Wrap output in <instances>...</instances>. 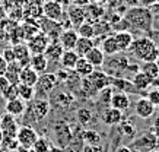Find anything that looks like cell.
<instances>
[{
	"mask_svg": "<svg viewBox=\"0 0 159 152\" xmlns=\"http://www.w3.org/2000/svg\"><path fill=\"white\" fill-rule=\"evenodd\" d=\"M48 44H50V38H48V35L44 34V32L35 34L34 37H31V38L28 39V43H26L31 54H43L44 51L47 50Z\"/></svg>",
	"mask_w": 159,
	"mask_h": 152,
	"instance_id": "9",
	"label": "cell"
},
{
	"mask_svg": "<svg viewBox=\"0 0 159 152\" xmlns=\"http://www.w3.org/2000/svg\"><path fill=\"white\" fill-rule=\"evenodd\" d=\"M20 69H22V66H20L18 62L7 63V67H6V72H5V78L9 81V84H12V85L19 84Z\"/></svg>",
	"mask_w": 159,
	"mask_h": 152,
	"instance_id": "26",
	"label": "cell"
},
{
	"mask_svg": "<svg viewBox=\"0 0 159 152\" xmlns=\"http://www.w3.org/2000/svg\"><path fill=\"white\" fill-rule=\"evenodd\" d=\"M13 53H15V59L16 62L24 67V66H28L29 64V59H31V51H29L28 45L25 44V43H18V44H15L13 47Z\"/></svg>",
	"mask_w": 159,
	"mask_h": 152,
	"instance_id": "15",
	"label": "cell"
},
{
	"mask_svg": "<svg viewBox=\"0 0 159 152\" xmlns=\"http://www.w3.org/2000/svg\"><path fill=\"white\" fill-rule=\"evenodd\" d=\"M112 35H114V38H116L120 51H129V50H130L131 44H133V41H134L133 34H131L130 31H117V32H114Z\"/></svg>",
	"mask_w": 159,
	"mask_h": 152,
	"instance_id": "16",
	"label": "cell"
},
{
	"mask_svg": "<svg viewBox=\"0 0 159 152\" xmlns=\"http://www.w3.org/2000/svg\"><path fill=\"white\" fill-rule=\"evenodd\" d=\"M50 152H53V151H50Z\"/></svg>",
	"mask_w": 159,
	"mask_h": 152,
	"instance_id": "61",
	"label": "cell"
},
{
	"mask_svg": "<svg viewBox=\"0 0 159 152\" xmlns=\"http://www.w3.org/2000/svg\"><path fill=\"white\" fill-rule=\"evenodd\" d=\"M82 142H85L86 145H92V146H99L102 142V137L97 130H83Z\"/></svg>",
	"mask_w": 159,
	"mask_h": 152,
	"instance_id": "33",
	"label": "cell"
},
{
	"mask_svg": "<svg viewBox=\"0 0 159 152\" xmlns=\"http://www.w3.org/2000/svg\"><path fill=\"white\" fill-rule=\"evenodd\" d=\"M38 78H39V73L35 72L34 69L31 66H24L20 69V75H19V84H24V85H29V86H35L37 82H38Z\"/></svg>",
	"mask_w": 159,
	"mask_h": 152,
	"instance_id": "19",
	"label": "cell"
},
{
	"mask_svg": "<svg viewBox=\"0 0 159 152\" xmlns=\"http://www.w3.org/2000/svg\"><path fill=\"white\" fill-rule=\"evenodd\" d=\"M67 18L75 26H79L86 21V13H85V7L73 5L67 9Z\"/></svg>",
	"mask_w": 159,
	"mask_h": 152,
	"instance_id": "22",
	"label": "cell"
},
{
	"mask_svg": "<svg viewBox=\"0 0 159 152\" xmlns=\"http://www.w3.org/2000/svg\"><path fill=\"white\" fill-rule=\"evenodd\" d=\"M85 59H86L93 67H102V66H104V62H105V54H104V51H102L99 47L95 45V47L85 56Z\"/></svg>",
	"mask_w": 159,
	"mask_h": 152,
	"instance_id": "24",
	"label": "cell"
},
{
	"mask_svg": "<svg viewBox=\"0 0 159 152\" xmlns=\"http://www.w3.org/2000/svg\"><path fill=\"white\" fill-rule=\"evenodd\" d=\"M153 3H156V0H140V6L143 7H150Z\"/></svg>",
	"mask_w": 159,
	"mask_h": 152,
	"instance_id": "53",
	"label": "cell"
},
{
	"mask_svg": "<svg viewBox=\"0 0 159 152\" xmlns=\"http://www.w3.org/2000/svg\"><path fill=\"white\" fill-rule=\"evenodd\" d=\"M77 35L79 37H85V38H95L97 37V28H95V24H92L89 21H85L83 24H80L77 26Z\"/></svg>",
	"mask_w": 159,
	"mask_h": 152,
	"instance_id": "32",
	"label": "cell"
},
{
	"mask_svg": "<svg viewBox=\"0 0 159 152\" xmlns=\"http://www.w3.org/2000/svg\"><path fill=\"white\" fill-rule=\"evenodd\" d=\"M110 59H105L104 62V67H105V73L107 75H117V73H121V72H125L127 67H129V59L127 56L124 54H120L117 53L114 56H108Z\"/></svg>",
	"mask_w": 159,
	"mask_h": 152,
	"instance_id": "4",
	"label": "cell"
},
{
	"mask_svg": "<svg viewBox=\"0 0 159 152\" xmlns=\"http://www.w3.org/2000/svg\"><path fill=\"white\" fill-rule=\"evenodd\" d=\"M91 3H97V5H105L107 0H91Z\"/></svg>",
	"mask_w": 159,
	"mask_h": 152,
	"instance_id": "55",
	"label": "cell"
},
{
	"mask_svg": "<svg viewBox=\"0 0 159 152\" xmlns=\"http://www.w3.org/2000/svg\"><path fill=\"white\" fill-rule=\"evenodd\" d=\"M101 50L104 51L105 56H114V54L120 53V48H118V45H117V41H116V38H114V35L111 34L102 39Z\"/></svg>",
	"mask_w": 159,
	"mask_h": 152,
	"instance_id": "30",
	"label": "cell"
},
{
	"mask_svg": "<svg viewBox=\"0 0 159 152\" xmlns=\"http://www.w3.org/2000/svg\"><path fill=\"white\" fill-rule=\"evenodd\" d=\"M2 97L5 98V101H10V99L19 98V97H18V86L10 84L9 86L6 88V91L3 92V95H2Z\"/></svg>",
	"mask_w": 159,
	"mask_h": 152,
	"instance_id": "43",
	"label": "cell"
},
{
	"mask_svg": "<svg viewBox=\"0 0 159 152\" xmlns=\"http://www.w3.org/2000/svg\"><path fill=\"white\" fill-rule=\"evenodd\" d=\"M124 19L129 22V26L140 32H150L153 28V18L149 7H143V6L129 7L124 13Z\"/></svg>",
	"mask_w": 159,
	"mask_h": 152,
	"instance_id": "1",
	"label": "cell"
},
{
	"mask_svg": "<svg viewBox=\"0 0 159 152\" xmlns=\"http://www.w3.org/2000/svg\"><path fill=\"white\" fill-rule=\"evenodd\" d=\"M156 2H159V0H156Z\"/></svg>",
	"mask_w": 159,
	"mask_h": 152,
	"instance_id": "60",
	"label": "cell"
},
{
	"mask_svg": "<svg viewBox=\"0 0 159 152\" xmlns=\"http://www.w3.org/2000/svg\"><path fill=\"white\" fill-rule=\"evenodd\" d=\"M54 136H56V142L61 148L69 146L73 140V132L72 126L69 124L66 120H60L54 124Z\"/></svg>",
	"mask_w": 159,
	"mask_h": 152,
	"instance_id": "5",
	"label": "cell"
},
{
	"mask_svg": "<svg viewBox=\"0 0 159 152\" xmlns=\"http://www.w3.org/2000/svg\"><path fill=\"white\" fill-rule=\"evenodd\" d=\"M110 107L117 108L120 111L129 110V107H130V98H129V95L125 92H121V91H114L111 103H110Z\"/></svg>",
	"mask_w": 159,
	"mask_h": 152,
	"instance_id": "17",
	"label": "cell"
},
{
	"mask_svg": "<svg viewBox=\"0 0 159 152\" xmlns=\"http://www.w3.org/2000/svg\"><path fill=\"white\" fill-rule=\"evenodd\" d=\"M2 140H3V133H2V130H0V143H2Z\"/></svg>",
	"mask_w": 159,
	"mask_h": 152,
	"instance_id": "57",
	"label": "cell"
},
{
	"mask_svg": "<svg viewBox=\"0 0 159 152\" xmlns=\"http://www.w3.org/2000/svg\"><path fill=\"white\" fill-rule=\"evenodd\" d=\"M149 10H150V13H152V18H153V24L155 22L159 24V2L153 3V5L149 7Z\"/></svg>",
	"mask_w": 159,
	"mask_h": 152,
	"instance_id": "46",
	"label": "cell"
},
{
	"mask_svg": "<svg viewBox=\"0 0 159 152\" xmlns=\"http://www.w3.org/2000/svg\"><path fill=\"white\" fill-rule=\"evenodd\" d=\"M43 12L47 19L58 21L63 16V5L58 0H47L43 5Z\"/></svg>",
	"mask_w": 159,
	"mask_h": 152,
	"instance_id": "12",
	"label": "cell"
},
{
	"mask_svg": "<svg viewBox=\"0 0 159 152\" xmlns=\"http://www.w3.org/2000/svg\"><path fill=\"white\" fill-rule=\"evenodd\" d=\"M120 132L124 135L125 137H129V139H133L134 137V135H136V127H134V124L131 122H127V120H121L120 122Z\"/></svg>",
	"mask_w": 159,
	"mask_h": 152,
	"instance_id": "37",
	"label": "cell"
},
{
	"mask_svg": "<svg viewBox=\"0 0 159 152\" xmlns=\"http://www.w3.org/2000/svg\"><path fill=\"white\" fill-rule=\"evenodd\" d=\"M0 148L5 152L7 151H16L19 148V142L16 140V137H3V140L0 143Z\"/></svg>",
	"mask_w": 159,
	"mask_h": 152,
	"instance_id": "39",
	"label": "cell"
},
{
	"mask_svg": "<svg viewBox=\"0 0 159 152\" xmlns=\"http://www.w3.org/2000/svg\"><path fill=\"white\" fill-rule=\"evenodd\" d=\"M95 47V43H93V39L92 38H85V37H79L77 39L76 45H75V51L79 57H85L92 48Z\"/></svg>",
	"mask_w": 159,
	"mask_h": 152,
	"instance_id": "25",
	"label": "cell"
},
{
	"mask_svg": "<svg viewBox=\"0 0 159 152\" xmlns=\"http://www.w3.org/2000/svg\"><path fill=\"white\" fill-rule=\"evenodd\" d=\"M6 67H7V63H6V60L3 59V56L0 53V75H5Z\"/></svg>",
	"mask_w": 159,
	"mask_h": 152,
	"instance_id": "50",
	"label": "cell"
},
{
	"mask_svg": "<svg viewBox=\"0 0 159 152\" xmlns=\"http://www.w3.org/2000/svg\"><path fill=\"white\" fill-rule=\"evenodd\" d=\"M2 56H3V59L6 60V63H12V62H16V59H15L13 48H10V47H7V48L3 50Z\"/></svg>",
	"mask_w": 159,
	"mask_h": 152,
	"instance_id": "44",
	"label": "cell"
},
{
	"mask_svg": "<svg viewBox=\"0 0 159 152\" xmlns=\"http://www.w3.org/2000/svg\"><path fill=\"white\" fill-rule=\"evenodd\" d=\"M76 120L79 122V124H82V126L86 127V126H89L92 123V120H93V114H92V111L89 108L82 107L76 111Z\"/></svg>",
	"mask_w": 159,
	"mask_h": 152,
	"instance_id": "36",
	"label": "cell"
},
{
	"mask_svg": "<svg viewBox=\"0 0 159 152\" xmlns=\"http://www.w3.org/2000/svg\"><path fill=\"white\" fill-rule=\"evenodd\" d=\"M159 145V140L156 139L152 132L143 133L139 139H136L134 142L131 143V149H134L137 152H150L153 151L155 148Z\"/></svg>",
	"mask_w": 159,
	"mask_h": 152,
	"instance_id": "7",
	"label": "cell"
},
{
	"mask_svg": "<svg viewBox=\"0 0 159 152\" xmlns=\"http://www.w3.org/2000/svg\"><path fill=\"white\" fill-rule=\"evenodd\" d=\"M54 101L57 103V107H69V105L75 101V98H73L72 94L60 92L57 98H54Z\"/></svg>",
	"mask_w": 159,
	"mask_h": 152,
	"instance_id": "40",
	"label": "cell"
},
{
	"mask_svg": "<svg viewBox=\"0 0 159 152\" xmlns=\"http://www.w3.org/2000/svg\"><path fill=\"white\" fill-rule=\"evenodd\" d=\"M85 13H86V19L93 22H99L102 19V16L105 15V7L102 5H97V3H89L85 6Z\"/></svg>",
	"mask_w": 159,
	"mask_h": 152,
	"instance_id": "20",
	"label": "cell"
},
{
	"mask_svg": "<svg viewBox=\"0 0 159 152\" xmlns=\"http://www.w3.org/2000/svg\"><path fill=\"white\" fill-rule=\"evenodd\" d=\"M72 2H73V5L80 6V7H85V6H88L91 3V0H72Z\"/></svg>",
	"mask_w": 159,
	"mask_h": 152,
	"instance_id": "51",
	"label": "cell"
},
{
	"mask_svg": "<svg viewBox=\"0 0 159 152\" xmlns=\"http://www.w3.org/2000/svg\"><path fill=\"white\" fill-rule=\"evenodd\" d=\"M156 64H158V67H159V57L156 59Z\"/></svg>",
	"mask_w": 159,
	"mask_h": 152,
	"instance_id": "59",
	"label": "cell"
},
{
	"mask_svg": "<svg viewBox=\"0 0 159 152\" xmlns=\"http://www.w3.org/2000/svg\"><path fill=\"white\" fill-rule=\"evenodd\" d=\"M9 81L5 78V75H0V95H3V92L6 91V88L9 86Z\"/></svg>",
	"mask_w": 159,
	"mask_h": 152,
	"instance_id": "47",
	"label": "cell"
},
{
	"mask_svg": "<svg viewBox=\"0 0 159 152\" xmlns=\"http://www.w3.org/2000/svg\"><path fill=\"white\" fill-rule=\"evenodd\" d=\"M131 84H133V88L137 89V91H148L150 88V85H152V81L142 70H139L131 78Z\"/></svg>",
	"mask_w": 159,
	"mask_h": 152,
	"instance_id": "27",
	"label": "cell"
},
{
	"mask_svg": "<svg viewBox=\"0 0 159 152\" xmlns=\"http://www.w3.org/2000/svg\"><path fill=\"white\" fill-rule=\"evenodd\" d=\"M18 97L20 99H24L25 103H29L31 99H34L35 97V86H29V85L18 84Z\"/></svg>",
	"mask_w": 159,
	"mask_h": 152,
	"instance_id": "35",
	"label": "cell"
},
{
	"mask_svg": "<svg viewBox=\"0 0 159 152\" xmlns=\"http://www.w3.org/2000/svg\"><path fill=\"white\" fill-rule=\"evenodd\" d=\"M63 51H64V48H63L61 44L56 39V41H51V43H50L47 50L44 51V54H45V57L48 59V62L50 60H51V62H60V57H61Z\"/></svg>",
	"mask_w": 159,
	"mask_h": 152,
	"instance_id": "28",
	"label": "cell"
},
{
	"mask_svg": "<svg viewBox=\"0 0 159 152\" xmlns=\"http://www.w3.org/2000/svg\"><path fill=\"white\" fill-rule=\"evenodd\" d=\"M58 84V79L56 76V73H44L39 75L38 78V82L35 85V92H38L39 95H48L54 88L56 85Z\"/></svg>",
	"mask_w": 159,
	"mask_h": 152,
	"instance_id": "8",
	"label": "cell"
},
{
	"mask_svg": "<svg viewBox=\"0 0 159 152\" xmlns=\"http://www.w3.org/2000/svg\"><path fill=\"white\" fill-rule=\"evenodd\" d=\"M104 149H102V146L99 145V146H92V145H85V146H82V151L80 152H102Z\"/></svg>",
	"mask_w": 159,
	"mask_h": 152,
	"instance_id": "48",
	"label": "cell"
},
{
	"mask_svg": "<svg viewBox=\"0 0 159 152\" xmlns=\"http://www.w3.org/2000/svg\"><path fill=\"white\" fill-rule=\"evenodd\" d=\"M131 54L142 62H156L159 57V45L150 37H140L133 41L130 47Z\"/></svg>",
	"mask_w": 159,
	"mask_h": 152,
	"instance_id": "2",
	"label": "cell"
},
{
	"mask_svg": "<svg viewBox=\"0 0 159 152\" xmlns=\"http://www.w3.org/2000/svg\"><path fill=\"white\" fill-rule=\"evenodd\" d=\"M112 94H114V88L110 85V86L102 88L101 91L98 92V95H99V99H101L102 104H108V105H110L111 98H112Z\"/></svg>",
	"mask_w": 159,
	"mask_h": 152,
	"instance_id": "41",
	"label": "cell"
},
{
	"mask_svg": "<svg viewBox=\"0 0 159 152\" xmlns=\"http://www.w3.org/2000/svg\"><path fill=\"white\" fill-rule=\"evenodd\" d=\"M155 110H156V107H155L153 104L150 103V101L146 98V97H143V98H139L137 101H136L134 113H136V116H137L139 118L148 120V118H150L155 114Z\"/></svg>",
	"mask_w": 159,
	"mask_h": 152,
	"instance_id": "11",
	"label": "cell"
},
{
	"mask_svg": "<svg viewBox=\"0 0 159 152\" xmlns=\"http://www.w3.org/2000/svg\"><path fill=\"white\" fill-rule=\"evenodd\" d=\"M29 66L34 69L35 72H38L39 75L44 73L47 67H48V59L45 57V54H32L29 59Z\"/></svg>",
	"mask_w": 159,
	"mask_h": 152,
	"instance_id": "23",
	"label": "cell"
},
{
	"mask_svg": "<svg viewBox=\"0 0 159 152\" xmlns=\"http://www.w3.org/2000/svg\"><path fill=\"white\" fill-rule=\"evenodd\" d=\"M140 70H142L152 82H153L155 79L159 78V67H158V64H156V62H143Z\"/></svg>",
	"mask_w": 159,
	"mask_h": 152,
	"instance_id": "34",
	"label": "cell"
},
{
	"mask_svg": "<svg viewBox=\"0 0 159 152\" xmlns=\"http://www.w3.org/2000/svg\"><path fill=\"white\" fill-rule=\"evenodd\" d=\"M114 152H131V148L130 146H125V145H121V146H118Z\"/></svg>",
	"mask_w": 159,
	"mask_h": 152,
	"instance_id": "54",
	"label": "cell"
},
{
	"mask_svg": "<svg viewBox=\"0 0 159 152\" xmlns=\"http://www.w3.org/2000/svg\"><path fill=\"white\" fill-rule=\"evenodd\" d=\"M38 133L35 132V129H32L31 126L25 124V126H20L18 133H16V140L19 142L20 148H26V149H31L34 146V143L37 142L38 139Z\"/></svg>",
	"mask_w": 159,
	"mask_h": 152,
	"instance_id": "6",
	"label": "cell"
},
{
	"mask_svg": "<svg viewBox=\"0 0 159 152\" xmlns=\"http://www.w3.org/2000/svg\"><path fill=\"white\" fill-rule=\"evenodd\" d=\"M153 152H159V145H158V146H156V148H155V149H153Z\"/></svg>",
	"mask_w": 159,
	"mask_h": 152,
	"instance_id": "58",
	"label": "cell"
},
{
	"mask_svg": "<svg viewBox=\"0 0 159 152\" xmlns=\"http://www.w3.org/2000/svg\"><path fill=\"white\" fill-rule=\"evenodd\" d=\"M16 152H31V149H26V148H18V151Z\"/></svg>",
	"mask_w": 159,
	"mask_h": 152,
	"instance_id": "56",
	"label": "cell"
},
{
	"mask_svg": "<svg viewBox=\"0 0 159 152\" xmlns=\"http://www.w3.org/2000/svg\"><path fill=\"white\" fill-rule=\"evenodd\" d=\"M77 39H79V35L75 30H64L58 35V43L61 44V47L64 50H73Z\"/></svg>",
	"mask_w": 159,
	"mask_h": 152,
	"instance_id": "14",
	"label": "cell"
},
{
	"mask_svg": "<svg viewBox=\"0 0 159 152\" xmlns=\"http://www.w3.org/2000/svg\"><path fill=\"white\" fill-rule=\"evenodd\" d=\"M123 111L117 110V108H112V107H108L102 113V122L105 123L107 126H116V124H120V122L123 120Z\"/></svg>",
	"mask_w": 159,
	"mask_h": 152,
	"instance_id": "21",
	"label": "cell"
},
{
	"mask_svg": "<svg viewBox=\"0 0 159 152\" xmlns=\"http://www.w3.org/2000/svg\"><path fill=\"white\" fill-rule=\"evenodd\" d=\"M124 5H125V0H107V6L111 10L120 9L121 6H124Z\"/></svg>",
	"mask_w": 159,
	"mask_h": 152,
	"instance_id": "45",
	"label": "cell"
},
{
	"mask_svg": "<svg viewBox=\"0 0 159 152\" xmlns=\"http://www.w3.org/2000/svg\"><path fill=\"white\" fill-rule=\"evenodd\" d=\"M88 81L91 82V85L93 86V89L99 92L102 88L110 86L111 85V76L107 75L105 72H99V70H93L89 76H86Z\"/></svg>",
	"mask_w": 159,
	"mask_h": 152,
	"instance_id": "13",
	"label": "cell"
},
{
	"mask_svg": "<svg viewBox=\"0 0 159 152\" xmlns=\"http://www.w3.org/2000/svg\"><path fill=\"white\" fill-rule=\"evenodd\" d=\"M125 6H127V7H134V6H140V0H125Z\"/></svg>",
	"mask_w": 159,
	"mask_h": 152,
	"instance_id": "52",
	"label": "cell"
},
{
	"mask_svg": "<svg viewBox=\"0 0 159 152\" xmlns=\"http://www.w3.org/2000/svg\"><path fill=\"white\" fill-rule=\"evenodd\" d=\"M51 143L48 139L45 137H38L37 142L34 143V146L31 148V152H50L51 151Z\"/></svg>",
	"mask_w": 159,
	"mask_h": 152,
	"instance_id": "38",
	"label": "cell"
},
{
	"mask_svg": "<svg viewBox=\"0 0 159 152\" xmlns=\"http://www.w3.org/2000/svg\"><path fill=\"white\" fill-rule=\"evenodd\" d=\"M5 110H6V113L10 114V116L19 117V116H24L25 110H26V103L20 98L10 99V101H6Z\"/></svg>",
	"mask_w": 159,
	"mask_h": 152,
	"instance_id": "18",
	"label": "cell"
},
{
	"mask_svg": "<svg viewBox=\"0 0 159 152\" xmlns=\"http://www.w3.org/2000/svg\"><path fill=\"white\" fill-rule=\"evenodd\" d=\"M73 70H75L80 78H86V76H89V75L95 70V67H93L85 57H79V60H77V63H76V66H75Z\"/></svg>",
	"mask_w": 159,
	"mask_h": 152,
	"instance_id": "31",
	"label": "cell"
},
{
	"mask_svg": "<svg viewBox=\"0 0 159 152\" xmlns=\"http://www.w3.org/2000/svg\"><path fill=\"white\" fill-rule=\"evenodd\" d=\"M77 60H79V56L76 54L75 50H64L60 57V63H61L63 69H67V70H72L76 66Z\"/></svg>",
	"mask_w": 159,
	"mask_h": 152,
	"instance_id": "29",
	"label": "cell"
},
{
	"mask_svg": "<svg viewBox=\"0 0 159 152\" xmlns=\"http://www.w3.org/2000/svg\"><path fill=\"white\" fill-rule=\"evenodd\" d=\"M0 130L3 133V137H16V133L19 130L16 118L10 114L5 113L0 117Z\"/></svg>",
	"mask_w": 159,
	"mask_h": 152,
	"instance_id": "10",
	"label": "cell"
},
{
	"mask_svg": "<svg viewBox=\"0 0 159 152\" xmlns=\"http://www.w3.org/2000/svg\"><path fill=\"white\" fill-rule=\"evenodd\" d=\"M146 98L149 99L155 107H158L159 105V88H155V86L149 88L148 92H146Z\"/></svg>",
	"mask_w": 159,
	"mask_h": 152,
	"instance_id": "42",
	"label": "cell"
},
{
	"mask_svg": "<svg viewBox=\"0 0 159 152\" xmlns=\"http://www.w3.org/2000/svg\"><path fill=\"white\" fill-rule=\"evenodd\" d=\"M50 113V103L44 98H34L26 104V110L24 113V117L26 122L39 123L44 118H47Z\"/></svg>",
	"mask_w": 159,
	"mask_h": 152,
	"instance_id": "3",
	"label": "cell"
},
{
	"mask_svg": "<svg viewBox=\"0 0 159 152\" xmlns=\"http://www.w3.org/2000/svg\"><path fill=\"white\" fill-rule=\"evenodd\" d=\"M150 132L153 133L155 136H156V139L159 140V117H156L153 120V126H152V130Z\"/></svg>",
	"mask_w": 159,
	"mask_h": 152,
	"instance_id": "49",
	"label": "cell"
}]
</instances>
